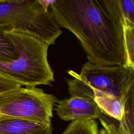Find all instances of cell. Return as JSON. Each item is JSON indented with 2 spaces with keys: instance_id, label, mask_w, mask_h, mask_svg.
I'll return each mask as SVG.
<instances>
[{
  "instance_id": "1",
  "label": "cell",
  "mask_w": 134,
  "mask_h": 134,
  "mask_svg": "<svg viewBox=\"0 0 134 134\" xmlns=\"http://www.w3.org/2000/svg\"><path fill=\"white\" fill-rule=\"evenodd\" d=\"M53 18L79 40L89 63L123 65V17L119 0H55Z\"/></svg>"
},
{
  "instance_id": "2",
  "label": "cell",
  "mask_w": 134,
  "mask_h": 134,
  "mask_svg": "<svg viewBox=\"0 0 134 134\" xmlns=\"http://www.w3.org/2000/svg\"><path fill=\"white\" fill-rule=\"evenodd\" d=\"M16 48L18 58L0 61V71L22 86L50 85L54 73L48 61L49 45L36 37L21 31L4 32Z\"/></svg>"
},
{
  "instance_id": "3",
  "label": "cell",
  "mask_w": 134,
  "mask_h": 134,
  "mask_svg": "<svg viewBox=\"0 0 134 134\" xmlns=\"http://www.w3.org/2000/svg\"><path fill=\"white\" fill-rule=\"evenodd\" d=\"M68 73L73 77L67 81L71 97L93 100L110 96L125 101L134 88V70L123 65L105 66L87 62L82 65L80 73L73 70Z\"/></svg>"
},
{
  "instance_id": "4",
  "label": "cell",
  "mask_w": 134,
  "mask_h": 134,
  "mask_svg": "<svg viewBox=\"0 0 134 134\" xmlns=\"http://www.w3.org/2000/svg\"><path fill=\"white\" fill-rule=\"evenodd\" d=\"M0 31H18L54 44L62 34L51 13L39 0H0Z\"/></svg>"
},
{
  "instance_id": "5",
  "label": "cell",
  "mask_w": 134,
  "mask_h": 134,
  "mask_svg": "<svg viewBox=\"0 0 134 134\" xmlns=\"http://www.w3.org/2000/svg\"><path fill=\"white\" fill-rule=\"evenodd\" d=\"M57 101L42 89L22 86L0 95V115L50 124Z\"/></svg>"
},
{
  "instance_id": "6",
  "label": "cell",
  "mask_w": 134,
  "mask_h": 134,
  "mask_svg": "<svg viewBox=\"0 0 134 134\" xmlns=\"http://www.w3.org/2000/svg\"><path fill=\"white\" fill-rule=\"evenodd\" d=\"M55 110L60 119L64 121L96 119L103 113L94 101L90 98L73 96L58 100Z\"/></svg>"
},
{
  "instance_id": "7",
  "label": "cell",
  "mask_w": 134,
  "mask_h": 134,
  "mask_svg": "<svg viewBox=\"0 0 134 134\" xmlns=\"http://www.w3.org/2000/svg\"><path fill=\"white\" fill-rule=\"evenodd\" d=\"M52 129L51 124L0 115V134H52Z\"/></svg>"
},
{
  "instance_id": "8",
  "label": "cell",
  "mask_w": 134,
  "mask_h": 134,
  "mask_svg": "<svg viewBox=\"0 0 134 134\" xmlns=\"http://www.w3.org/2000/svg\"><path fill=\"white\" fill-rule=\"evenodd\" d=\"M93 100L106 116L120 121L122 118L126 100L110 96L96 97Z\"/></svg>"
},
{
  "instance_id": "9",
  "label": "cell",
  "mask_w": 134,
  "mask_h": 134,
  "mask_svg": "<svg viewBox=\"0 0 134 134\" xmlns=\"http://www.w3.org/2000/svg\"><path fill=\"white\" fill-rule=\"evenodd\" d=\"M125 62L123 65L134 70V23L123 18Z\"/></svg>"
},
{
  "instance_id": "10",
  "label": "cell",
  "mask_w": 134,
  "mask_h": 134,
  "mask_svg": "<svg viewBox=\"0 0 134 134\" xmlns=\"http://www.w3.org/2000/svg\"><path fill=\"white\" fill-rule=\"evenodd\" d=\"M61 134H99L98 124L94 119L73 121Z\"/></svg>"
},
{
  "instance_id": "11",
  "label": "cell",
  "mask_w": 134,
  "mask_h": 134,
  "mask_svg": "<svg viewBox=\"0 0 134 134\" xmlns=\"http://www.w3.org/2000/svg\"><path fill=\"white\" fill-rule=\"evenodd\" d=\"M98 119L108 134H134L130 131L127 124L122 121H118L113 118L110 119L103 114Z\"/></svg>"
},
{
  "instance_id": "12",
  "label": "cell",
  "mask_w": 134,
  "mask_h": 134,
  "mask_svg": "<svg viewBox=\"0 0 134 134\" xmlns=\"http://www.w3.org/2000/svg\"><path fill=\"white\" fill-rule=\"evenodd\" d=\"M18 57V52L12 41L4 32L0 31V61H12Z\"/></svg>"
},
{
  "instance_id": "13",
  "label": "cell",
  "mask_w": 134,
  "mask_h": 134,
  "mask_svg": "<svg viewBox=\"0 0 134 134\" xmlns=\"http://www.w3.org/2000/svg\"><path fill=\"white\" fill-rule=\"evenodd\" d=\"M21 87L19 83L0 71V95Z\"/></svg>"
},
{
  "instance_id": "14",
  "label": "cell",
  "mask_w": 134,
  "mask_h": 134,
  "mask_svg": "<svg viewBox=\"0 0 134 134\" xmlns=\"http://www.w3.org/2000/svg\"><path fill=\"white\" fill-rule=\"evenodd\" d=\"M123 18L134 23V4L132 0H119Z\"/></svg>"
},
{
  "instance_id": "15",
  "label": "cell",
  "mask_w": 134,
  "mask_h": 134,
  "mask_svg": "<svg viewBox=\"0 0 134 134\" xmlns=\"http://www.w3.org/2000/svg\"><path fill=\"white\" fill-rule=\"evenodd\" d=\"M39 2L40 3V4L42 5V6L44 7V9L48 10V7L50 6L55 1V0L54 1H40L39 0Z\"/></svg>"
},
{
  "instance_id": "16",
  "label": "cell",
  "mask_w": 134,
  "mask_h": 134,
  "mask_svg": "<svg viewBox=\"0 0 134 134\" xmlns=\"http://www.w3.org/2000/svg\"><path fill=\"white\" fill-rule=\"evenodd\" d=\"M99 134H108V132L106 131V130L104 129L103 128H102L99 131Z\"/></svg>"
}]
</instances>
